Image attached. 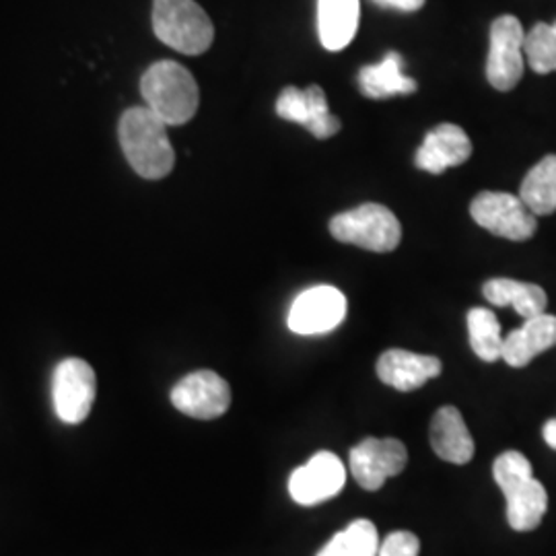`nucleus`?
<instances>
[{
	"instance_id": "26",
	"label": "nucleus",
	"mask_w": 556,
	"mask_h": 556,
	"mask_svg": "<svg viewBox=\"0 0 556 556\" xmlns=\"http://www.w3.org/2000/svg\"><path fill=\"white\" fill-rule=\"evenodd\" d=\"M374 2L381 9H392L402 13H415L425 4V0H374Z\"/></svg>"
},
{
	"instance_id": "9",
	"label": "nucleus",
	"mask_w": 556,
	"mask_h": 556,
	"mask_svg": "<svg viewBox=\"0 0 556 556\" xmlns=\"http://www.w3.org/2000/svg\"><path fill=\"white\" fill-rule=\"evenodd\" d=\"M406 464L408 452L400 439H363L349 454L351 475L365 491H379L388 478L402 475Z\"/></svg>"
},
{
	"instance_id": "15",
	"label": "nucleus",
	"mask_w": 556,
	"mask_h": 556,
	"mask_svg": "<svg viewBox=\"0 0 556 556\" xmlns=\"http://www.w3.org/2000/svg\"><path fill=\"white\" fill-rule=\"evenodd\" d=\"M443 365L438 357L418 355L402 349L386 351L378 358V378L397 392H413L438 378Z\"/></svg>"
},
{
	"instance_id": "19",
	"label": "nucleus",
	"mask_w": 556,
	"mask_h": 556,
	"mask_svg": "<svg viewBox=\"0 0 556 556\" xmlns=\"http://www.w3.org/2000/svg\"><path fill=\"white\" fill-rule=\"evenodd\" d=\"M358 0H318V36L330 52L344 50L357 34Z\"/></svg>"
},
{
	"instance_id": "18",
	"label": "nucleus",
	"mask_w": 556,
	"mask_h": 556,
	"mask_svg": "<svg viewBox=\"0 0 556 556\" xmlns=\"http://www.w3.org/2000/svg\"><path fill=\"white\" fill-rule=\"evenodd\" d=\"M417 87V80L404 73V60L397 52H388L381 62L363 66L358 73V89L369 100L410 96Z\"/></svg>"
},
{
	"instance_id": "10",
	"label": "nucleus",
	"mask_w": 556,
	"mask_h": 556,
	"mask_svg": "<svg viewBox=\"0 0 556 556\" xmlns=\"http://www.w3.org/2000/svg\"><path fill=\"white\" fill-rule=\"evenodd\" d=\"M346 318V298L330 285L309 287L299 293L289 309V328L301 337L326 334L337 330Z\"/></svg>"
},
{
	"instance_id": "24",
	"label": "nucleus",
	"mask_w": 556,
	"mask_h": 556,
	"mask_svg": "<svg viewBox=\"0 0 556 556\" xmlns=\"http://www.w3.org/2000/svg\"><path fill=\"white\" fill-rule=\"evenodd\" d=\"M523 56L538 75L556 71V21L536 23L523 40Z\"/></svg>"
},
{
	"instance_id": "5",
	"label": "nucleus",
	"mask_w": 556,
	"mask_h": 556,
	"mask_svg": "<svg viewBox=\"0 0 556 556\" xmlns=\"http://www.w3.org/2000/svg\"><path fill=\"white\" fill-rule=\"evenodd\" d=\"M330 233L340 243H351L369 252H394L402 239L396 215L383 204H361L330 220Z\"/></svg>"
},
{
	"instance_id": "3",
	"label": "nucleus",
	"mask_w": 556,
	"mask_h": 556,
	"mask_svg": "<svg viewBox=\"0 0 556 556\" xmlns=\"http://www.w3.org/2000/svg\"><path fill=\"white\" fill-rule=\"evenodd\" d=\"M140 93L147 108L167 126H181L199 112V85L192 73L174 60L151 64L140 79Z\"/></svg>"
},
{
	"instance_id": "14",
	"label": "nucleus",
	"mask_w": 556,
	"mask_h": 556,
	"mask_svg": "<svg viewBox=\"0 0 556 556\" xmlns=\"http://www.w3.org/2000/svg\"><path fill=\"white\" fill-rule=\"evenodd\" d=\"M472 142L468 135L456 124H439L433 128L422 144L418 147L415 163L418 169L439 176L450 167H457L470 160Z\"/></svg>"
},
{
	"instance_id": "4",
	"label": "nucleus",
	"mask_w": 556,
	"mask_h": 556,
	"mask_svg": "<svg viewBox=\"0 0 556 556\" xmlns=\"http://www.w3.org/2000/svg\"><path fill=\"white\" fill-rule=\"evenodd\" d=\"M153 31L186 56L204 54L215 40L213 21L194 0H153Z\"/></svg>"
},
{
	"instance_id": "20",
	"label": "nucleus",
	"mask_w": 556,
	"mask_h": 556,
	"mask_svg": "<svg viewBox=\"0 0 556 556\" xmlns=\"http://www.w3.org/2000/svg\"><path fill=\"white\" fill-rule=\"evenodd\" d=\"M484 299L497 307H514L523 319L534 318L546 312L548 298L542 287L514 278H493L482 287Z\"/></svg>"
},
{
	"instance_id": "27",
	"label": "nucleus",
	"mask_w": 556,
	"mask_h": 556,
	"mask_svg": "<svg viewBox=\"0 0 556 556\" xmlns=\"http://www.w3.org/2000/svg\"><path fill=\"white\" fill-rule=\"evenodd\" d=\"M542 435H544V441H546L553 450H556V418H551V420L544 425Z\"/></svg>"
},
{
	"instance_id": "16",
	"label": "nucleus",
	"mask_w": 556,
	"mask_h": 556,
	"mask_svg": "<svg viewBox=\"0 0 556 556\" xmlns=\"http://www.w3.org/2000/svg\"><path fill=\"white\" fill-rule=\"evenodd\" d=\"M556 346V316L540 314L523 321L521 328L514 330L509 337L503 338L501 358L509 367H526L534 358Z\"/></svg>"
},
{
	"instance_id": "6",
	"label": "nucleus",
	"mask_w": 556,
	"mask_h": 556,
	"mask_svg": "<svg viewBox=\"0 0 556 556\" xmlns=\"http://www.w3.org/2000/svg\"><path fill=\"white\" fill-rule=\"evenodd\" d=\"M98 394L93 367L83 358H64L54 369L52 400L62 422L80 425L89 417Z\"/></svg>"
},
{
	"instance_id": "17",
	"label": "nucleus",
	"mask_w": 556,
	"mask_h": 556,
	"mask_svg": "<svg viewBox=\"0 0 556 556\" xmlns=\"http://www.w3.org/2000/svg\"><path fill=\"white\" fill-rule=\"evenodd\" d=\"M431 447L443 462L464 466L475 457V439L456 406H441L431 420Z\"/></svg>"
},
{
	"instance_id": "12",
	"label": "nucleus",
	"mask_w": 556,
	"mask_h": 556,
	"mask_svg": "<svg viewBox=\"0 0 556 556\" xmlns=\"http://www.w3.org/2000/svg\"><path fill=\"white\" fill-rule=\"evenodd\" d=\"M344 482L346 468L342 459L332 452H318L307 459V464L293 470L289 478V493L299 505L312 507L337 497L344 489Z\"/></svg>"
},
{
	"instance_id": "23",
	"label": "nucleus",
	"mask_w": 556,
	"mask_h": 556,
	"mask_svg": "<svg viewBox=\"0 0 556 556\" xmlns=\"http://www.w3.org/2000/svg\"><path fill=\"white\" fill-rule=\"evenodd\" d=\"M468 334L475 355L486 363H495L501 358L503 337L497 316L491 309L475 307L468 312Z\"/></svg>"
},
{
	"instance_id": "21",
	"label": "nucleus",
	"mask_w": 556,
	"mask_h": 556,
	"mask_svg": "<svg viewBox=\"0 0 556 556\" xmlns=\"http://www.w3.org/2000/svg\"><path fill=\"white\" fill-rule=\"evenodd\" d=\"M519 199L536 215H553L556 211V155H546L521 181Z\"/></svg>"
},
{
	"instance_id": "1",
	"label": "nucleus",
	"mask_w": 556,
	"mask_h": 556,
	"mask_svg": "<svg viewBox=\"0 0 556 556\" xmlns=\"http://www.w3.org/2000/svg\"><path fill=\"white\" fill-rule=\"evenodd\" d=\"M119 147L130 167L144 179L167 178L176 153L167 137V124L149 108H130L118 124Z\"/></svg>"
},
{
	"instance_id": "2",
	"label": "nucleus",
	"mask_w": 556,
	"mask_h": 556,
	"mask_svg": "<svg viewBox=\"0 0 556 556\" xmlns=\"http://www.w3.org/2000/svg\"><path fill=\"white\" fill-rule=\"evenodd\" d=\"M493 477L507 501V521L516 532H532L548 511V493L534 478L530 459L521 452H505L493 464Z\"/></svg>"
},
{
	"instance_id": "11",
	"label": "nucleus",
	"mask_w": 556,
	"mask_h": 556,
	"mask_svg": "<svg viewBox=\"0 0 556 556\" xmlns=\"http://www.w3.org/2000/svg\"><path fill=\"white\" fill-rule=\"evenodd\" d=\"M172 404L188 417L213 420L229 410L231 388L219 374L202 369L179 379L172 390Z\"/></svg>"
},
{
	"instance_id": "7",
	"label": "nucleus",
	"mask_w": 556,
	"mask_h": 556,
	"mask_svg": "<svg viewBox=\"0 0 556 556\" xmlns=\"http://www.w3.org/2000/svg\"><path fill=\"white\" fill-rule=\"evenodd\" d=\"M470 215L482 229L511 241H526L538 229L536 215L507 192H480L470 204Z\"/></svg>"
},
{
	"instance_id": "25",
	"label": "nucleus",
	"mask_w": 556,
	"mask_h": 556,
	"mask_svg": "<svg viewBox=\"0 0 556 556\" xmlns=\"http://www.w3.org/2000/svg\"><path fill=\"white\" fill-rule=\"evenodd\" d=\"M420 540L413 532L397 530L379 544L378 556H418Z\"/></svg>"
},
{
	"instance_id": "8",
	"label": "nucleus",
	"mask_w": 556,
	"mask_h": 556,
	"mask_svg": "<svg viewBox=\"0 0 556 556\" xmlns=\"http://www.w3.org/2000/svg\"><path fill=\"white\" fill-rule=\"evenodd\" d=\"M526 31L514 15H503L491 25L486 79L497 91H511L523 77Z\"/></svg>"
},
{
	"instance_id": "13",
	"label": "nucleus",
	"mask_w": 556,
	"mask_h": 556,
	"mask_svg": "<svg viewBox=\"0 0 556 556\" xmlns=\"http://www.w3.org/2000/svg\"><path fill=\"white\" fill-rule=\"evenodd\" d=\"M277 114L282 119L301 124L319 140L334 137L342 126L340 119L330 114L326 93L318 85L307 89L285 87L278 96Z\"/></svg>"
},
{
	"instance_id": "22",
	"label": "nucleus",
	"mask_w": 556,
	"mask_h": 556,
	"mask_svg": "<svg viewBox=\"0 0 556 556\" xmlns=\"http://www.w3.org/2000/svg\"><path fill=\"white\" fill-rule=\"evenodd\" d=\"M378 528L369 519H355L319 551L316 556H378Z\"/></svg>"
}]
</instances>
